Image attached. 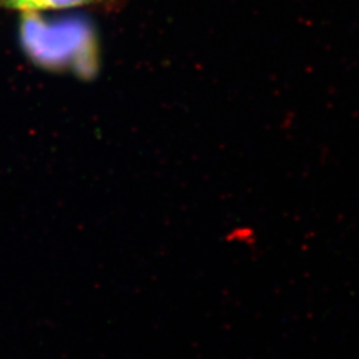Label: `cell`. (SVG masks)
Wrapping results in <instances>:
<instances>
[{
  "mask_svg": "<svg viewBox=\"0 0 359 359\" xmlns=\"http://www.w3.org/2000/svg\"><path fill=\"white\" fill-rule=\"evenodd\" d=\"M20 41L35 63L60 67L75 60L74 55L88 46V32L86 26L77 23H50L26 13L20 25Z\"/></svg>",
  "mask_w": 359,
  "mask_h": 359,
  "instance_id": "6da1fadb",
  "label": "cell"
},
{
  "mask_svg": "<svg viewBox=\"0 0 359 359\" xmlns=\"http://www.w3.org/2000/svg\"><path fill=\"white\" fill-rule=\"evenodd\" d=\"M6 1H8V0H0V3H6Z\"/></svg>",
  "mask_w": 359,
  "mask_h": 359,
  "instance_id": "3957f363",
  "label": "cell"
},
{
  "mask_svg": "<svg viewBox=\"0 0 359 359\" xmlns=\"http://www.w3.org/2000/svg\"><path fill=\"white\" fill-rule=\"evenodd\" d=\"M114 0H8L4 3L6 7L23 13H36L50 10H65L80 6L109 3Z\"/></svg>",
  "mask_w": 359,
  "mask_h": 359,
  "instance_id": "7a4b0ae2",
  "label": "cell"
}]
</instances>
